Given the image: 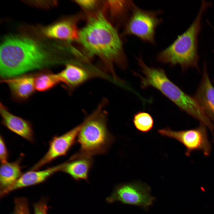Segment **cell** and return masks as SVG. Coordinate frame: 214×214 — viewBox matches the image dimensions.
I'll return each instance as SVG.
<instances>
[{"label": "cell", "instance_id": "6da1fadb", "mask_svg": "<svg viewBox=\"0 0 214 214\" xmlns=\"http://www.w3.org/2000/svg\"><path fill=\"white\" fill-rule=\"evenodd\" d=\"M56 62L42 45L25 36H8L1 45L0 74L2 79L42 69Z\"/></svg>", "mask_w": 214, "mask_h": 214}, {"label": "cell", "instance_id": "7a4b0ae2", "mask_svg": "<svg viewBox=\"0 0 214 214\" xmlns=\"http://www.w3.org/2000/svg\"><path fill=\"white\" fill-rule=\"evenodd\" d=\"M78 39L88 52L102 58L106 70L114 79L118 77L113 67V62L122 69L126 68L127 61L122 40L116 30L102 13L89 18L87 24L79 32Z\"/></svg>", "mask_w": 214, "mask_h": 214}, {"label": "cell", "instance_id": "3957f363", "mask_svg": "<svg viewBox=\"0 0 214 214\" xmlns=\"http://www.w3.org/2000/svg\"><path fill=\"white\" fill-rule=\"evenodd\" d=\"M107 103L104 99L80 124L77 142L79 149L69 160L89 158L106 153L114 140L107 127V112L104 110Z\"/></svg>", "mask_w": 214, "mask_h": 214}, {"label": "cell", "instance_id": "277c9868", "mask_svg": "<svg viewBox=\"0 0 214 214\" xmlns=\"http://www.w3.org/2000/svg\"><path fill=\"white\" fill-rule=\"evenodd\" d=\"M138 64L143 73L137 74L140 79L143 88L152 86L160 91L181 110L199 120L208 124L210 120L194 98L187 94L171 81L164 70L160 68L149 67L141 57H137Z\"/></svg>", "mask_w": 214, "mask_h": 214}, {"label": "cell", "instance_id": "5b68a950", "mask_svg": "<svg viewBox=\"0 0 214 214\" xmlns=\"http://www.w3.org/2000/svg\"><path fill=\"white\" fill-rule=\"evenodd\" d=\"M209 5L208 3L202 1L194 21L171 45L159 53L157 56L158 61L172 65H179L183 70L190 67L198 69V37L203 14Z\"/></svg>", "mask_w": 214, "mask_h": 214}, {"label": "cell", "instance_id": "8992f818", "mask_svg": "<svg viewBox=\"0 0 214 214\" xmlns=\"http://www.w3.org/2000/svg\"><path fill=\"white\" fill-rule=\"evenodd\" d=\"M130 8L131 15L126 24L124 34L154 44L156 29L162 22L157 12L141 9L131 1Z\"/></svg>", "mask_w": 214, "mask_h": 214}, {"label": "cell", "instance_id": "52a82bcc", "mask_svg": "<svg viewBox=\"0 0 214 214\" xmlns=\"http://www.w3.org/2000/svg\"><path fill=\"white\" fill-rule=\"evenodd\" d=\"M155 199L151 195L149 185L144 182L134 181L117 185L106 201L109 204L119 202L146 210L153 204Z\"/></svg>", "mask_w": 214, "mask_h": 214}, {"label": "cell", "instance_id": "ba28073f", "mask_svg": "<svg viewBox=\"0 0 214 214\" xmlns=\"http://www.w3.org/2000/svg\"><path fill=\"white\" fill-rule=\"evenodd\" d=\"M207 127L201 123L193 128L180 130H174L167 127L158 130L161 136L173 139L181 143L185 148V155L190 156L195 151H200L206 156L210 154L212 147L208 137Z\"/></svg>", "mask_w": 214, "mask_h": 214}, {"label": "cell", "instance_id": "9c48e42d", "mask_svg": "<svg viewBox=\"0 0 214 214\" xmlns=\"http://www.w3.org/2000/svg\"><path fill=\"white\" fill-rule=\"evenodd\" d=\"M80 127L79 124L62 135L53 137L49 142L48 151L29 170H37L58 158L66 155L77 142Z\"/></svg>", "mask_w": 214, "mask_h": 214}, {"label": "cell", "instance_id": "30bf717a", "mask_svg": "<svg viewBox=\"0 0 214 214\" xmlns=\"http://www.w3.org/2000/svg\"><path fill=\"white\" fill-rule=\"evenodd\" d=\"M193 97L205 115L214 123V86L210 79L205 64H204L201 82Z\"/></svg>", "mask_w": 214, "mask_h": 214}, {"label": "cell", "instance_id": "8fae6325", "mask_svg": "<svg viewBox=\"0 0 214 214\" xmlns=\"http://www.w3.org/2000/svg\"><path fill=\"white\" fill-rule=\"evenodd\" d=\"M57 74L60 83L70 93L97 76L82 67L72 64H67L63 70Z\"/></svg>", "mask_w": 214, "mask_h": 214}, {"label": "cell", "instance_id": "7c38bea8", "mask_svg": "<svg viewBox=\"0 0 214 214\" xmlns=\"http://www.w3.org/2000/svg\"><path fill=\"white\" fill-rule=\"evenodd\" d=\"M62 163L41 171L29 170L23 174L13 184L1 191L0 197L16 190L42 183L55 173L61 171Z\"/></svg>", "mask_w": 214, "mask_h": 214}, {"label": "cell", "instance_id": "4fadbf2b", "mask_svg": "<svg viewBox=\"0 0 214 214\" xmlns=\"http://www.w3.org/2000/svg\"><path fill=\"white\" fill-rule=\"evenodd\" d=\"M1 81L7 85L12 98L17 101L26 100L36 90L34 74H24L2 79Z\"/></svg>", "mask_w": 214, "mask_h": 214}, {"label": "cell", "instance_id": "5bb4252c", "mask_svg": "<svg viewBox=\"0 0 214 214\" xmlns=\"http://www.w3.org/2000/svg\"><path fill=\"white\" fill-rule=\"evenodd\" d=\"M0 113L3 125L28 141L34 142L32 126L29 121L13 114L1 102Z\"/></svg>", "mask_w": 214, "mask_h": 214}, {"label": "cell", "instance_id": "9a60e30c", "mask_svg": "<svg viewBox=\"0 0 214 214\" xmlns=\"http://www.w3.org/2000/svg\"><path fill=\"white\" fill-rule=\"evenodd\" d=\"M42 32L48 38L67 40L78 38L76 24L71 19L63 20L43 28Z\"/></svg>", "mask_w": 214, "mask_h": 214}, {"label": "cell", "instance_id": "2e32d148", "mask_svg": "<svg viewBox=\"0 0 214 214\" xmlns=\"http://www.w3.org/2000/svg\"><path fill=\"white\" fill-rule=\"evenodd\" d=\"M93 162L92 158L68 160L62 163L61 171L68 174L72 179L77 182L84 180L89 182V172Z\"/></svg>", "mask_w": 214, "mask_h": 214}, {"label": "cell", "instance_id": "e0dca14e", "mask_svg": "<svg viewBox=\"0 0 214 214\" xmlns=\"http://www.w3.org/2000/svg\"><path fill=\"white\" fill-rule=\"evenodd\" d=\"M21 159L1 163L0 168V185L1 190L15 182L23 174L20 163Z\"/></svg>", "mask_w": 214, "mask_h": 214}, {"label": "cell", "instance_id": "ac0fdd59", "mask_svg": "<svg viewBox=\"0 0 214 214\" xmlns=\"http://www.w3.org/2000/svg\"><path fill=\"white\" fill-rule=\"evenodd\" d=\"M34 83L36 90L39 92L48 91L60 84L57 74L46 70L34 74Z\"/></svg>", "mask_w": 214, "mask_h": 214}, {"label": "cell", "instance_id": "d6986e66", "mask_svg": "<svg viewBox=\"0 0 214 214\" xmlns=\"http://www.w3.org/2000/svg\"><path fill=\"white\" fill-rule=\"evenodd\" d=\"M133 122L136 129L142 133H148L154 127L152 117L149 113L143 111H139L134 114Z\"/></svg>", "mask_w": 214, "mask_h": 214}, {"label": "cell", "instance_id": "ffe728a7", "mask_svg": "<svg viewBox=\"0 0 214 214\" xmlns=\"http://www.w3.org/2000/svg\"><path fill=\"white\" fill-rule=\"evenodd\" d=\"M14 207V214H30L28 202L25 198H15Z\"/></svg>", "mask_w": 214, "mask_h": 214}, {"label": "cell", "instance_id": "44dd1931", "mask_svg": "<svg viewBox=\"0 0 214 214\" xmlns=\"http://www.w3.org/2000/svg\"><path fill=\"white\" fill-rule=\"evenodd\" d=\"M108 1L107 3L112 12L118 14L122 12L126 8L128 7L130 1Z\"/></svg>", "mask_w": 214, "mask_h": 214}, {"label": "cell", "instance_id": "7402d4cb", "mask_svg": "<svg viewBox=\"0 0 214 214\" xmlns=\"http://www.w3.org/2000/svg\"><path fill=\"white\" fill-rule=\"evenodd\" d=\"M34 214H47L48 207L46 200L43 199L34 205Z\"/></svg>", "mask_w": 214, "mask_h": 214}, {"label": "cell", "instance_id": "603a6c76", "mask_svg": "<svg viewBox=\"0 0 214 214\" xmlns=\"http://www.w3.org/2000/svg\"><path fill=\"white\" fill-rule=\"evenodd\" d=\"M9 154L4 140L1 135L0 136V159L1 163L8 162Z\"/></svg>", "mask_w": 214, "mask_h": 214}, {"label": "cell", "instance_id": "cb8c5ba5", "mask_svg": "<svg viewBox=\"0 0 214 214\" xmlns=\"http://www.w3.org/2000/svg\"><path fill=\"white\" fill-rule=\"evenodd\" d=\"M75 2L83 8L87 10L93 8L97 3V1L96 0H77Z\"/></svg>", "mask_w": 214, "mask_h": 214}]
</instances>
